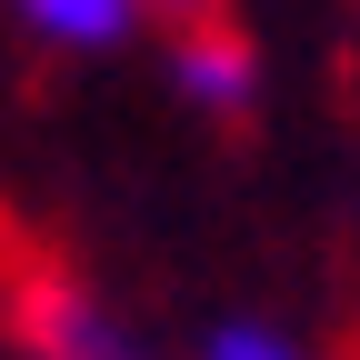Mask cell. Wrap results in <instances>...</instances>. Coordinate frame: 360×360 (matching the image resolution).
I'll return each mask as SVG.
<instances>
[{
	"label": "cell",
	"instance_id": "6da1fadb",
	"mask_svg": "<svg viewBox=\"0 0 360 360\" xmlns=\"http://www.w3.org/2000/svg\"><path fill=\"white\" fill-rule=\"evenodd\" d=\"M170 90H180L191 110L231 120V110L260 101V51H250L220 11H191V20H180V40H170Z\"/></svg>",
	"mask_w": 360,
	"mask_h": 360
},
{
	"label": "cell",
	"instance_id": "7a4b0ae2",
	"mask_svg": "<svg viewBox=\"0 0 360 360\" xmlns=\"http://www.w3.org/2000/svg\"><path fill=\"white\" fill-rule=\"evenodd\" d=\"M20 350L30 360H150L101 300L70 290V281H30L20 290Z\"/></svg>",
	"mask_w": 360,
	"mask_h": 360
},
{
	"label": "cell",
	"instance_id": "3957f363",
	"mask_svg": "<svg viewBox=\"0 0 360 360\" xmlns=\"http://www.w3.org/2000/svg\"><path fill=\"white\" fill-rule=\"evenodd\" d=\"M11 11H20V30L51 40V51H120L150 0H11Z\"/></svg>",
	"mask_w": 360,
	"mask_h": 360
},
{
	"label": "cell",
	"instance_id": "277c9868",
	"mask_svg": "<svg viewBox=\"0 0 360 360\" xmlns=\"http://www.w3.org/2000/svg\"><path fill=\"white\" fill-rule=\"evenodd\" d=\"M200 360H321L300 330H281V321H220L210 340H200Z\"/></svg>",
	"mask_w": 360,
	"mask_h": 360
},
{
	"label": "cell",
	"instance_id": "5b68a950",
	"mask_svg": "<svg viewBox=\"0 0 360 360\" xmlns=\"http://www.w3.org/2000/svg\"><path fill=\"white\" fill-rule=\"evenodd\" d=\"M150 11H170V20H191V11H220V0H150Z\"/></svg>",
	"mask_w": 360,
	"mask_h": 360
}]
</instances>
